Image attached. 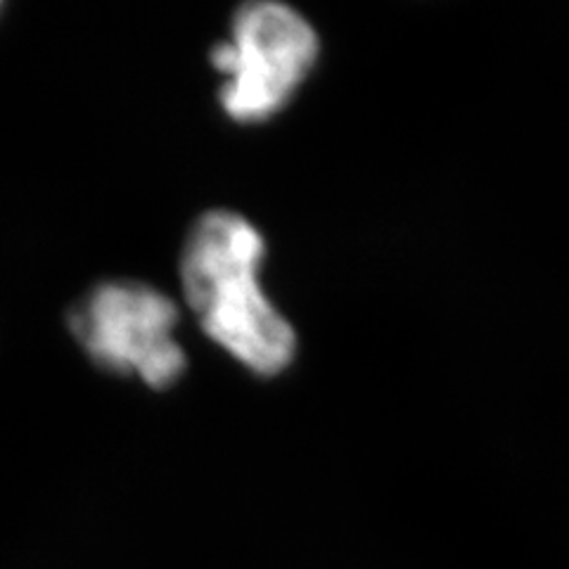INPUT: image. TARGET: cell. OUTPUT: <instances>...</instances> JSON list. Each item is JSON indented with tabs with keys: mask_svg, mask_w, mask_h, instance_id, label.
<instances>
[{
	"mask_svg": "<svg viewBox=\"0 0 569 569\" xmlns=\"http://www.w3.org/2000/svg\"><path fill=\"white\" fill-rule=\"evenodd\" d=\"M178 307L146 282H100L69 313V330L96 366L150 389H169L188 368Z\"/></svg>",
	"mask_w": 569,
	"mask_h": 569,
	"instance_id": "3957f363",
	"label": "cell"
},
{
	"mask_svg": "<svg viewBox=\"0 0 569 569\" xmlns=\"http://www.w3.org/2000/svg\"><path fill=\"white\" fill-rule=\"evenodd\" d=\"M320 56L318 33L295 8L259 0L230 22V39L211 48L223 77L221 110L244 127L278 117L299 93Z\"/></svg>",
	"mask_w": 569,
	"mask_h": 569,
	"instance_id": "7a4b0ae2",
	"label": "cell"
},
{
	"mask_svg": "<svg viewBox=\"0 0 569 569\" xmlns=\"http://www.w3.org/2000/svg\"><path fill=\"white\" fill-rule=\"evenodd\" d=\"M0 10H3V6H0Z\"/></svg>",
	"mask_w": 569,
	"mask_h": 569,
	"instance_id": "277c9868",
	"label": "cell"
},
{
	"mask_svg": "<svg viewBox=\"0 0 569 569\" xmlns=\"http://www.w3.org/2000/svg\"><path fill=\"white\" fill-rule=\"evenodd\" d=\"M266 240L238 211L213 209L190 228L181 254L188 307L213 345L257 378H278L297 356V335L261 288Z\"/></svg>",
	"mask_w": 569,
	"mask_h": 569,
	"instance_id": "6da1fadb",
	"label": "cell"
}]
</instances>
